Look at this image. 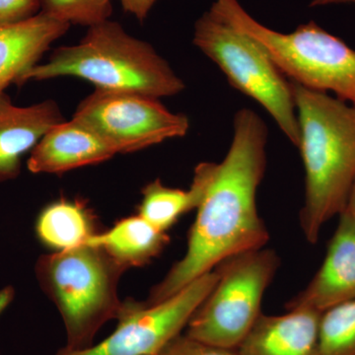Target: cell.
Returning a JSON list of instances; mask_svg holds the SVG:
<instances>
[{
	"mask_svg": "<svg viewBox=\"0 0 355 355\" xmlns=\"http://www.w3.org/2000/svg\"><path fill=\"white\" fill-rule=\"evenodd\" d=\"M234 135L220 163L196 167L193 183L200 200L183 258L151 289L147 305L171 297L221 261L265 247L270 234L257 209V191L265 175L268 128L253 110H239Z\"/></svg>",
	"mask_w": 355,
	"mask_h": 355,
	"instance_id": "6da1fadb",
	"label": "cell"
},
{
	"mask_svg": "<svg viewBox=\"0 0 355 355\" xmlns=\"http://www.w3.org/2000/svg\"><path fill=\"white\" fill-rule=\"evenodd\" d=\"M291 84L305 170L300 225L307 241L315 244L324 224L345 209L354 183L355 106Z\"/></svg>",
	"mask_w": 355,
	"mask_h": 355,
	"instance_id": "7a4b0ae2",
	"label": "cell"
},
{
	"mask_svg": "<svg viewBox=\"0 0 355 355\" xmlns=\"http://www.w3.org/2000/svg\"><path fill=\"white\" fill-rule=\"evenodd\" d=\"M60 76L84 79L96 89L157 99L180 94L186 87L150 44L110 19L89 27L78 44L57 49L48 62H39L25 74L22 84Z\"/></svg>",
	"mask_w": 355,
	"mask_h": 355,
	"instance_id": "3957f363",
	"label": "cell"
},
{
	"mask_svg": "<svg viewBox=\"0 0 355 355\" xmlns=\"http://www.w3.org/2000/svg\"><path fill=\"white\" fill-rule=\"evenodd\" d=\"M127 270L94 245L40 257L35 266L37 280L64 321L65 347L88 349L100 329L118 318L123 306L119 282Z\"/></svg>",
	"mask_w": 355,
	"mask_h": 355,
	"instance_id": "277c9868",
	"label": "cell"
},
{
	"mask_svg": "<svg viewBox=\"0 0 355 355\" xmlns=\"http://www.w3.org/2000/svg\"><path fill=\"white\" fill-rule=\"evenodd\" d=\"M210 10L256 40L291 83L355 106V50L342 39L313 21L291 33L275 31L254 19L238 0H216Z\"/></svg>",
	"mask_w": 355,
	"mask_h": 355,
	"instance_id": "5b68a950",
	"label": "cell"
},
{
	"mask_svg": "<svg viewBox=\"0 0 355 355\" xmlns=\"http://www.w3.org/2000/svg\"><path fill=\"white\" fill-rule=\"evenodd\" d=\"M193 44L221 69L232 87L260 104L297 147L292 84L256 40L209 9L196 22Z\"/></svg>",
	"mask_w": 355,
	"mask_h": 355,
	"instance_id": "8992f818",
	"label": "cell"
},
{
	"mask_svg": "<svg viewBox=\"0 0 355 355\" xmlns=\"http://www.w3.org/2000/svg\"><path fill=\"white\" fill-rule=\"evenodd\" d=\"M279 265L277 252L266 248L221 261L216 268V286L191 318L184 335L237 349L260 318L263 295Z\"/></svg>",
	"mask_w": 355,
	"mask_h": 355,
	"instance_id": "52a82bcc",
	"label": "cell"
},
{
	"mask_svg": "<svg viewBox=\"0 0 355 355\" xmlns=\"http://www.w3.org/2000/svg\"><path fill=\"white\" fill-rule=\"evenodd\" d=\"M217 279L214 268L157 304L125 301L108 338L88 349L64 347L55 355H159L187 328Z\"/></svg>",
	"mask_w": 355,
	"mask_h": 355,
	"instance_id": "ba28073f",
	"label": "cell"
},
{
	"mask_svg": "<svg viewBox=\"0 0 355 355\" xmlns=\"http://www.w3.org/2000/svg\"><path fill=\"white\" fill-rule=\"evenodd\" d=\"M157 98L96 89L78 105L73 119L99 135L116 154L142 150L183 137L190 121L173 113Z\"/></svg>",
	"mask_w": 355,
	"mask_h": 355,
	"instance_id": "9c48e42d",
	"label": "cell"
},
{
	"mask_svg": "<svg viewBox=\"0 0 355 355\" xmlns=\"http://www.w3.org/2000/svg\"><path fill=\"white\" fill-rule=\"evenodd\" d=\"M338 217L321 268L306 288L287 303V310L324 313L355 299V224L345 212Z\"/></svg>",
	"mask_w": 355,
	"mask_h": 355,
	"instance_id": "30bf717a",
	"label": "cell"
},
{
	"mask_svg": "<svg viewBox=\"0 0 355 355\" xmlns=\"http://www.w3.org/2000/svg\"><path fill=\"white\" fill-rule=\"evenodd\" d=\"M116 154L94 130L72 118L46 132L30 153L27 168L33 174H60L99 164Z\"/></svg>",
	"mask_w": 355,
	"mask_h": 355,
	"instance_id": "8fae6325",
	"label": "cell"
},
{
	"mask_svg": "<svg viewBox=\"0 0 355 355\" xmlns=\"http://www.w3.org/2000/svg\"><path fill=\"white\" fill-rule=\"evenodd\" d=\"M64 121L53 100L21 107L0 93V184L19 176L22 158L53 125Z\"/></svg>",
	"mask_w": 355,
	"mask_h": 355,
	"instance_id": "7c38bea8",
	"label": "cell"
},
{
	"mask_svg": "<svg viewBox=\"0 0 355 355\" xmlns=\"http://www.w3.org/2000/svg\"><path fill=\"white\" fill-rule=\"evenodd\" d=\"M322 313L292 309L279 316L261 313L237 347L239 355H321L319 329Z\"/></svg>",
	"mask_w": 355,
	"mask_h": 355,
	"instance_id": "4fadbf2b",
	"label": "cell"
},
{
	"mask_svg": "<svg viewBox=\"0 0 355 355\" xmlns=\"http://www.w3.org/2000/svg\"><path fill=\"white\" fill-rule=\"evenodd\" d=\"M69 26L43 11L24 22L0 26V93L11 84L22 85L25 74Z\"/></svg>",
	"mask_w": 355,
	"mask_h": 355,
	"instance_id": "5bb4252c",
	"label": "cell"
},
{
	"mask_svg": "<svg viewBox=\"0 0 355 355\" xmlns=\"http://www.w3.org/2000/svg\"><path fill=\"white\" fill-rule=\"evenodd\" d=\"M168 235L141 216L127 217L103 233H96L86 244L101 247L114 260L127 266H146L163 251Z\"/></svg>",
	"mask_w": 355,
	"mask_h": 355,
	"instance_id": "9a60e30c",
	"label": "cell"
},
{
	"mask_svg": "<svg viewBox=\"0 0 355 355\" xmlns=\"http://www.w3.org/2000/svg\"><path fill=\"white\" fill-rule=\"evenodd\" d=\"M92 219L80 202L60 200L46 205L37 219L40 241L57 251L85 245L95 235Z\"/></svg>",
	"mask_w": 355,
	"mask_h": 355,
	"instance_id": "2e32d148",
	"label": "cell"
},
{
	"mask_svg": "<svg viewBox=\"0 0 355 355\" xmlns=\"http://www.w3.org/2000/svg\"><path fill=\"white\" fill-rule=\"evenodd\" d=\"M200 200V190L193 183L184 191L165 186L157 179L147 184L142 190L139 216L158 230L166 232L180 217L197 209Z\"/></svg>",
	"mask_w": 355,
	"mask_h": 355,
	"instance_id": "e0dca14e",
	"label": "cell"
},
{
	"mask_svg": "<svg viewBox=\"0 0 355 355\" xmlns=\"http://www.w3.org/2000/svg\"><path fill=\"white\" fill-rule=\"evenodd\" d=\"M321 355H355V299L322 313Z\"/></svg>",
	"mask_w": 355,
	"mask_h": 355,
	"instance_id": "ac0fdd59",
	"label": "cell"
},
{
	"mask_svg": "<svg viewBox=\"0 0 355 355\" xmlns=\"http://www.w3.org/2000/svg\"><path fill=\"white\" fill-rule=\"evenodd\" d=\"M42 11L69 25L94 26L109 20L112 0H42Z\"/></svg>",
	"mask_w": 355,
	"mask_h": 355,
	"instance_id": "d6986e66",
	"label": "cell"
},
{
	"mask_svg": "<svg viewBox=\"0 0 355 355\" xmlns=\"http://www.w3.org/2000/svg\"><path fill=\"white\" fill-rule=\"evenodd\" d=\"M159 355H239L237 349L217 347L187 335L178 336Z\"/></svg>",
	"mask_w": 355,
	"mask_h": 355,
	"instance_id": "ffe728a7",
	"label": "cell"
},
{
	"mask_svg": "<svg viewBox=\"0 0 355 355\" xmlns=\"http://www.w3.org/2000/svg\"><path fill=\"white\" fill-rule=\"evenodd\" d=\"M41 9L42 0H0V26L31 19Z\"/></svg>",
	"mask_w": 355,
	"mask_h": 355,
	"instance_id": "44dd1931",
	"label": "cell"
},
{
	"mask_svg": "<svg viewBox=\"0 0 355 355\" xmlns=\"http://www.w3.org/2000/svg\"><path fill=\"white\" fill-rule=\"evenodd\" d=\"M123 8L132 14L140 22L146 20L158 0H120Z\"/></svg>",
	"mask_w": 355,
	"mask_h": 355,
	"instance_id": "7402d4cb",
	"label": "cell"
},
{
	"mask_svg": "<svg viewBox=\"0 0 355 355\" xmlns=\"http://www.w3.org/2000/svg\"><path fill=\"white\" fill-rule=\"evenodd\" d=\"M349 216V218L354 221L355 224V180L352 184V190L349 191V198H347V205H345L343 211Z\"/></svg>",
	"mask_w": 355,
	"mask_h": 355,
	"instance_id": "603a6c76",
	"label": "cell"
},
{
	"mask_svg": "<svg viewBox=\"0 0 355 355\" xmlns=\"http://www.w3.org/2000/svg\"><path fill=\"white\" fill-rule=\"evenodd\" d=\"M355 3V0H312L311 7L333 6V4Z\"/></svg>",
	"mask_w": 355,
	"mask_h": 355,
	"instance_id": "cb8c5ba5",
	"label": "cell"
}]
</instances>
